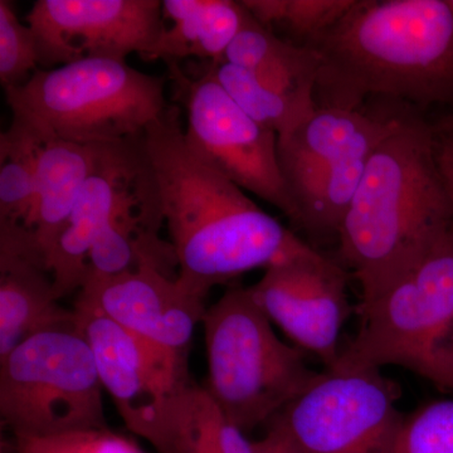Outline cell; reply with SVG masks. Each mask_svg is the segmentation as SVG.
I'll return each mask as SVG.
<instances>
[{
    "instance_id": "obj_1",
    "label": "cell",
    "mask_w": 453,
    "mask_h": 453,
    "mask_svg": "<svg viewBox=\"0 0 453 453\" xmlns=\"http://www.w3.org/2000/svg\"><path fill=\"white\" fill-rule=\"evenodd\" d=\"M139 140L187 290L205 299L214 286L311 251L192 148L178 107Z\"/></svg>"
},
{
    "instance_id": "obj_2",
    "label": "cell",
    "mask_w": 453,
    "mask_h": 453,
    "mask_svg": "<svg viewBox=\"0 0 453 453\" xmlns=\"http://www.w3.org/2000/svg\"><path fill=\"white\" fill-rule=\"evenodd\" d=\"M453 229V198L426 122L399 119L372 151L340 226L339 257L371 301Z\"/></svg>"
},
{
    "instance_id": "obj_3",
    "label": "cell",
    "mask_w": 453,
    "mask_h": 453,
    "mask_svg": "<svg viewBox=\"0 0 453 453\" xmlns=\"http://www.w3.org/2000/svg\"><path fill=\"white\" fill-rule=\"evenodd\" d=\"M308 47L323 107L357 110L369 96L453 105L451 0H356Z\"/></svg>"
},
{
    "instance_id": "obj_4",
    "label": "cell",
    "mask_w": 453,
    "mask_h": 453,
    "mask_svg": "<svg viewBox=\"0 0 453 453\" xmlns=\"http://www.w3.org/2000/svg\"><path fill=\"white\" fill-rule=\"evenodd\" d=\"M165 79L127 62L88 58L40 70L5 88L14 120L40 138L112 144L135 138L165 111Z\"/></svg>"
},
{
    "instance_id": "obj_5",
    "label": "cell",
    "mask_w": 453,
    "mask_h": 453,
    "mask_svg": "<svg viewBox=\"0 0 453 453\" xmlns=\"http://www.w3.org/2000/svg\"><path fill=\"white\" fill-rule=\"evenodd\" d=\"M333 369L401 366L453 395V229L378 296ZM330 369V371H333Z\"/></svg>"
},
{
    "instance_id": "obj_6",
    "label": "cell",
    "mask_w": 453,
    "mask_h": 453,
    "mask_svg": "<svg viewBox=\"0 0 453 453\" xmlns=\"http://www.w3.org/2000/svg\"><path fill=\"white\" fill-rule=\"evenodd\" d=\"M213 401L244 434L267 426L311 386L321 372L303 351L277 336L251 288H229L202 321Z\"/></svg>"
},
{
    "instance_id": "obj_7",
    "label": "cell",
    "mask_w": 453,
    "mask_h": 453,
    "mask_svg": "<svg viewBox=\"0 0 453 453\" xmlns=\"http://www.w3.org/2000/svg\"><path fill=\"white\" fill-rule=\"evenodd\" d=\"M104 390L77 324L35 334L0 357V417L13 436L107 428Z\"/></svg>"
},
{
    "instance_id": "obj_8",
    "label": "cell",
    "mask_w": 453,
    "mask_h": 453,
    "mask_svg": "<svg viewBox=\"0 0 453 453\" xmlns=\"http://www.w3.org/2000/svg\"><path fill=\"white\" fill-rule=\"evenodd\" d=\"M399 119L380 120L359 110L319 106L299 129L279 139L280 168L299 228L338 235L372 151Z\"/></svg>"
},
{
    "instance_id": "obj_9",
    "label": "cell",
    "mask_w": 453,
    "mask_h": 453,
    "mask_svg": "<svg viewBox=\"0 0 453 453\" xmlns=\"http://www.w3.org/2000/svg\"><path fill=\"white\" fill-rule=\"evenodd\" d=\"M399 398L401 387L380 371H324L268 425L300 453H396Z\"/></svg>"
},
{
    "instance_id": "obj_10",
    "label": "cell",
    "mask_w": 453,
    "mask_h": 453,
    "mask_svg": "<svg viewBox=\"0 0 453 453\" xmlns=\"http://www.w3.org/2000/svg\"><path fill=\"white\" fill-rule=\"evenodd\" d=\"M187 109L188 142L244 192L270 203L297 226L296 208L279 163V139L240 109L207 70L189 79L178 64H169Z\"/></svg>"
},
{
    "instance_id": "obj_11",
    "label": "cell",
    "mask_w": 453,
    "mask_h": 453,
    "mask_svg": "<svg viewBox=\"0 0 453 453\" xmlns=\"http://www.w3.org/2000/svg\"><path fill=\"white\" fill-rule=\"evenodd\" d=\"M26 23L43 70L88 58H146L164 31L159 0H38Z\"/></svg>"
},
{
    "instance_id": "obj_12",
    "label": "cell",
    "mask_w": 453,
    "mask_h": 453,
    "mask_svg": "<svg viewBox=\"0 0 453 453\" xmlns=\"http://www.w3.org/2000/svg\"><path fill=\"white\" fill-rule=\"evenodd\" d=\"M347 279L342 265L312 249L266 268L251 291L271 323L330 371L338 363L340 334L351 312Z\"/></svg>"
},
{
    "instance_id": "obj_13",
    "label": "cell",
    "mask_w": 453,
    "mask_h": 453,
    "mask_svg": "<svg viewBox=\"0 0 453 453\" xmlns=\"http://www.w3.org/2000/svg\"><path fill=\"white\" fill-rule=\"evenodd\" d=\"M169 271L148 259L120 275L86 280L79 295L125 329L187 357L196 326L207 312L205 299L187 290Z\"/></svg>"
},
{
    "instance_id": "obj_14",
    "label": "cell",
    "mask_w": 453,
    "mask_h": 453,
    "mask_svg": "<svg viewBox=\"0 0 453 453\" xmlns=\"http://www.w3.org/2000/svg\"><path fill=\"white\" fill-rule=\"evenodd\" d=\"M77 327L88 340L104 389L121 418L162 401L189 380L187 357L148 342L77 295Z\"/></svg>"
},
{
    "instance_id": "obj_15",
    "label": "cell",
    "mask_w": 453,
    "mask_h": 453,
    "mask_svg": "<svg viewBox=\"0 0 453 453\" xmlns=\"http://www.w3.org/2000/svg\"><path fill=\"white\" fill-rule=\"evenodd\" d=\"M139 136L98 146L96 163L50 258V275L59 299L82 288L92 243L139 177L142 165Z\"/></svg>"
},
{
    "instance_id": "obj_16",
    "label": "cell",
    "mask_w": 453,
    "mask_h": 453,
    "mask_svg": "<svg viewBox=\"0 0 453 453\" xmlns=\"http://www.w3.org/2000/svg\"><path fill=\"white\" fill-rule=\"evenodd\" d=\"M59 300L29 229L0 223V357L35 334L76 324Z\"/></svg>"
},
{
    "instance_id": "obj_17",
    "label": "cell",
    "mask_w": 453,
    "mask_h": 453,
    "mask_svg": "<svg viewBox=\"0 0 453 453\" xmlns=\"http://www.w3.org/2000/svg\"><path fill=\"white\" fill-rule=\"evenodd\" d=\"M122 421L159 453H256L252 441L192 380Z\"/></svg>"
},
{
    "instance_id": "obj_18",
    "label": "cell",
    "mask_w": 453,
    "mask_h": 453,
    "mask_svg": "<svg viewBox=\"0 0 453 453\" xmlns=\"http://www.w3.org/2000/svg\"><path fill=\"white\" fill-rule=\"evenodd\" d=\"M40 140L35 208L27 228L35 251L50 270L53 251L94 169L100 144Z\"/></svg>"
},
{
    "instance_id": "obj_19",
    "label": "cell",
    "mask_w": 453,
    "mask_h": 453,
    "mask_svg": "<svg viewBox=\"0 0 453 453\" xmlns=\"http://www.w3.org/2000/svg\"><path fill=\"white\" fill-rule=\"evenodd\" d=\"M163 18L169 26L145 59L178 64L196 57L219 64L244 23L247 11L232 0H164ZM165 23V22H164Z\"/></svg>"
},
{
    "instance_id": "obj_20",
    "label": "cell",
    "mask_w": 453,
    "mask_h": 453,
    "mask_svg": "<svg viewBox=\"0 0 453 453\" xmlns=\"http://www.w3.org/2000/svg\"><path fill=\"white\" fill-rule=\"evenodd\" d=\"M223 61L244 68L267 88L283 94H315L319 73L315 50L277 37L249 11Z\"/></svg>"
},
{
    "instance_id": "obj_21",
    "label": "cell",
    "mask_w": 453,
    "mask_h": 453,
    "mask_svg": "<svg viewBox=\"0 0 453 453\" xmlns=\"http://www.w3.org/2000/svg\"><path fill=\"white\" fill-rule=\"evenodd\" d=\"M205 70L235 105L253 121L273 131L277 139L290 136L319 107L315 94H283L267 88L244 68L226 61L208 64Z\"/></svg>"
},
{
    "instance_id": "obj_22",
    "label": "cell",
    "mask_w": 453,
    "mask_h": 453,
    "mask_svg": "<svg viewBox=\"0 0 453 453\" xmlns=\"http://www.w3.org/2000/svg\"><path fill=\"white\" fill-rule=\"evenodd\" d=\"M41 140L12 119L0 135V223L28 225L35 202Z\"/></svg>"
},
{
    "instance_id": "obj_23",
    "label": "cell",
    "mask_w": 453,
    "mask_h": 453,
    "mask_svg": "<svg viewBox=\"0 0 453 453\" xmlns=\"http://www.w3.org/2000/svg\"><path fill=\"white\" fill-rule=\"evenodd\" d=\"M262 26L276 25L311 46L356 4V0H243Z\"/></svg>"
},
{
    "instance_id": "obj_24",
    "label": "cell",
    "mask_w": 453,
    "mask_h": 453,
    "mask_svg": "<svg viewBox=\"0 0 453 453\" xmlns=\"http://www.w3.org/2000/svg\"><path fill=\"white\" fill-rule=\"evenodd\" d=\"M37 43L29 26L20 22L8 0H0V82L3 88L25 85L40 70Z\"/></svg>"
},
{
    "instance_id": "obj_25",
    "label": "cell",
    "mask_w": 453,
    "mask_h": 453,
    "mask_svg": "<svg viewBox=\"0 0 453 453\" xmlns=\"http://www.w3.org/2000/svg\"><path fill=\"white\" fill-rule=\"evenodd\" d=\"M396 453H453V398L428 402L405 416Z\"/></svg>"
},
{
    "instance_id": "obj_26",
    "label": "cell",
    "mask_w": 453,
    "mask_h": 453,
    "mask_svg": "<svg viewBox=\"0 0 453 453\" xmlns=\"http://www.w3.org/2000/svg\"><path fill=\"white\" fill-rule=\"evenodd\" d=\"M14 453H145L134 441L109 428L83 429L50 436H14Z\"/></svg>"
},
{
    "instance_id": "obj_27",
    "label": "cell",
    "mask_w": 453,
    "mask_h": 453,
    "mask_svg": "<svg viewBox=\"0 0 453 453\" xmlns=\"http://www.w3.org/2000/svg\"><path fill=\"white\" fill-rule=\"evenodd\" d=\"M256 453H300L285 434L275 426H267L261 440L253 441Z\"/></svg>"
},
{
    "instance_id": "obj_28",
    "label": "cell",
    "mask_w": 453,
    "mask_h": 453,
    "mask_svg": "<svg viewBox=\"0 0 453 453\" xmlns=\"http://www.w3.org/2000/svg\"><path fill=\"white\" fill-rule=\"evenodd\" d=\"M437 159L447 186L453 195V124L437 138Z\"/></svg>"
},
{
    "instance_id": "obj_29",
    "label": "cell",
    "mask_w": 453,
    "mask_h": 453,
    "mask_svg": "<svg viewBox=\"0 0 453 453\" xmlns=\"http://www.w3.org/2000/svg\"><path fill=\"white\" fill-rule=\"evenodd\" d=\"M452 5H453V0H451Z\"/></svg>"
},
{
    "instance_id": "obj_30",
    "label": "cell",
    "mask_w": 453,
    "mask_h": 453,
    "mask_svg": "<svg viewBox=\"0 0 453 453\" xmlns=\"http://www.w3.org/2000/svg\"><path fill=\"white\" fill-rule=\"evenodd\" d=\"M452 198H453V195H452Z\"/></svg>"
}]
</instances>
